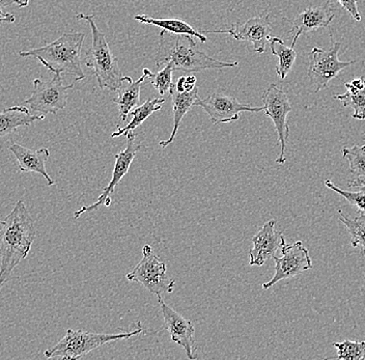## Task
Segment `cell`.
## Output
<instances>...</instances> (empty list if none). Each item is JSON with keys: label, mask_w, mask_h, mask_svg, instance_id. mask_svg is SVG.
Masks as SVG:
<instances>
[{"label": "cell", "mask_w": 365, "mask_h": 360, "mask_svg": "<svg viewBox=\"0 0 365 360\" xmlns=\"http://www.w3.org/2000/svg\"><path fill=\"white\" fill-rule=\"evenodd\" d=\"M95 14L84 15L80 13L77 19L84 20L90 25L91 31V46L86 52V66L90 68L97 78L98 86L101 90L118 92L123 81V73L118 66V59L113 56L107 43L104 34L95 24Z\"/></svg>", "instance_id": "obj_4"}, {"label": "cell", "mask_w": 365, "mask_h": 360, "mask_svg": "<svg viewBox=\"0 0 365 360\" xmlns=\"http://www.w3.org/2000/svg\"><path fill=\"white\" fill-rule=\"evenodd\" d=\"M147 78V72L145 70L143 76L136 81H133L129 76L123 77L122 83L118 90V97L113 100V103L118 105L120 111L118 128L120 124L125 122L130 113L140 103L141 86Z\"/></svg>", "instance_id": "obj_18"}, {"label": "cell", "mask_w": 365, "mask_h": 360, "mask_svg": "<svg viewBox=\"0 0 365 360\" xmlns=\"http://www.w3.org/2000/svg\"><path fill=\"white\" fill-rule=\"evenodd\" d=\"M342 158L349 163V172L354 178L365 177V145L342 149Z\"/></svg>", "instance_id": "obj_26"}, {"label": "cell", "mask_w": 365, "mask_h": 360, "mask_svg": "<svg viewBox=\"0 0 365 360\" xmlns=\"http://www.w3.org/2000/svg\"><path fill=\"white\" fill-rule=\"evenodd\" d=\"M205 34H227L237 41H245L253 45V50L257 53H264L266 44L270 42L272 26L270 15L257 16L248 19L244 24H232L230 29L205 31Z\"/></svg>", "instance_id": "obj_11"}, {"label": "cell", "mask_w": 365, "mask_h": 360, "mask_svg": "<svg viewBox=\"0 0 365 360\" xmlns=\"http://www.w3.org/2000/svg\"><path fill=\"white\" fill-rule=\"evenodd\" d=\"M16 17L13 14H9V15L4 16V17H0V24H4V22H6V24H13L15 21Z\"/></svg>", "instance_id": "obj_34"}, {"label": "cell", "mask_w": 365, "mask_h": 360, "mask_svg": "<svg viewBox=\"0 0 365 360\" xmlns=\"http://www.w3.org/2000/svg\"><path fill=\"white\" fill-rule=\"evenodd\" d=\"M134 20L139 24L155 25L162 31H166L168 33L175 34V35H187L192 36V38H197L202 44L207 42V38L204 34L196 31L193 26L182 19H163V18L158 19V18H153L148 15H138L134 16Z\"/></svg>", "instance_id": "obj_22"}, {"label": "cell", "mask_w": 365, "mask_h": 360, "mask_svg": "<svg viewBox=\"0 0 365 360\" xmlns=\"http://www.w3.org/2000/svg\"><path fill=\"white\" fill-rule=\"evenodd\" d=\"M165 65H170L173 71L195 73L209 69L235 68L239 63H227L211 58L204 51L197 49L192 36L175 35L166 31H161L158 51L156 54V66L160 68Z\"/></svg>", "instance_id": "obj_2"}, {"label": "cell", "mask_w": 365, "mask_h": 360, "mask_svg": "<svg viewBox=\"0 0 365 360\" xmlns=\"http://www.w3.org/2000/svg\"><path fill=\"white\" fill-rule=\"evenodd\" d=\"M29 0H0V17H4V16L9 15V13H4V10L9 6H16L19 8H25L29 6Z\"/></svg>", "instance_id": "obj_32"}, {"label": "cell", "mask_w": 365, "mask_h": 360, "mask_svg": "<svg viewBox=\"0 0 365 360\" xmlns=\"http://www.w3.org/2000/svg\"><path fill=\"white\" fill-rule=\"evenodd\" d=\"M194 106H200L204 108L205 113L209 115L214 125L222 124L238 120L240 113L244 111L250 113H259L264 111L262 107H251L250 105L240 103L236 98L232 96L223 95V93H213L204 99L200 97L196 99Z\"/></svg>", "instance_id": "obj_12"}, {"label": "cell", "mask_w": 365, "mask_h": 360, "mask_svg": "<svg viewBox=\"0 0 365 360\" xmlns=\"http://www.w3.org/2000/svg\"><path fill=\"white\" fill-rule=\"evenodd\" d=\"M170 93L171 101H173V129L168 140L160 141L159 145L161 148L168 147L175 140L182 118L192 108L198 98V88L196 86L191 92H179L175 90V86L173 84Z\"/></svg>", "instance_id": "obj_20"}, {"label": "cell", "mask_w": 365, "mask_h": 360, "mask_svg": "<svg viewBox=\"0 0 365 360\" xmlns=\"http://www.w3.org/2000/svg\"><path fill=\"white\" fill-rule=\"evenodd\" d=\"M45 120V115H33L25 105L9 107L0 111V138L10 135L21 127H29L36 120Z\"/></svg>", "instance_id": "obj_19"}, {"label": "cell", "mask_w": 365, "mask_h": 360, "mask_svg": "<svg viewBox=\"0 0 365 360\" xmlns=\"http://www.w3.org/2000/svg\"><path fill=\"white\" fill-rule=\"evenodd\" d=\"M346 92L334 96L335 100L341 101L344 107L353 108V118L365 120V79L364 77L353 79L344 84Z\"/></svg>", "instance_id": "obj_21"}, {"label": "cell", "mask_w": 365, "mask_h": 360, "mask_svg": "<svg viewBox=\"0 0 365 360\" xmlns=\"http://www.w3.org/2000/svg\"><path fill=\"white\" fill-rule=\"evenodd\" d=\"M349 186L351 188H361L365 190V177L354 178L352 181H350Z\"/></svg>", "instance_id": "obj_33"}, {"label": "cell", "mask_w": 365, "mask_h": 360, "mask_svg": "<svg viewBox=\"0 0 365 360\" xmlns=\"http://www.w3.org/2000/svg\"><path fill=\"white\" fill-rule=\"evenodd\" d=\"M325 186L336 192L337 195H341V197H344L351 206L355 207L360 213L365 214V190L364 189H361L360 191H355V192L344 190V189H341L339 186L335 185L330 180H326Z\"/></svg>", "instance_id": "obj_29"}, {"label": "cell", "mask_w": 365, "mask_h": 360, "mask_svg": "<svg viewBox=\"0 0 365 360\" xmlns=\"http://www.w3.org/2000/svg\"><path fill=\"white\" fill-rule=\"evenodd\" d=\"M271 52L273 56H277L278 63L276 66V74L280 79L287 78V74L291 72L294 63H295L297 53L295 49L287 47L282 38L272 36L270 40Z\"/></svg>", "instance_id": "obj_24"}, {"label": "cell", "mask_w": 365, "mask_h": 360, "mask_svg": "<svg viewBox=\"0 0 365 360\" xmlns=\"http://www.w3.org/2000/svg\"><path fill=\"white\" fill-rule=\"evenodd\" d=\"M339 220L344 223L351 235V245L359 250L361 256H365V214L358 217L350 218L344 215L341 209L337 210Z\"/></svg>", "instance_id": "obj_25"}, {"label": "cell", "mask_w": 365, "mask_h": 360, "mask_svg": "<svg viewBox=\"0 0 365 360\" xmlns=\"http://www.w3.org/2000/svg\"><path fill=\"white\" fill-rule=\"evenodd\" d=\"M36 235L33 216L23 200H19L6 216L0 231V291L15 268L29 256Z\"/></svg>", "instance_id": "obj_1"}, {"label": "cell", "mask_w": 365, "mask_h": 360, "mask_svg": "<svg viewBox=\"0 0 365 360\" xmlns=\"http://www.w3.org/2000/svg\"><path fill=\"white\" fill-rule=\"evenodd\" d=\"M165 103V99H148L140 106H137L130 113V115L133 116V120L123 128H118V131L113 132L111 134V138H116L120 136L127 135L130 132H133L134 130L140 127L145 120H147L153 113L156 111L161 110L162 105Z\"/></svg>", "instance_id": "obj_23"}, {"label": "cell", "mask_w": 365, "mask_h": 360, "mask_svg": "<svg viewBox=\"0 0 365 360\" xmlns=\"http://www.w3.org/2000/svg\"><path fill=\"white\" fill-rule=\"evenodd\" d=\"M173 86L179 92H191L196 88V77L193 75L180 77Z\"/></svg>", "instance_id": "obj_30"}, {"label": "cell", "mask_w": 365, "mask_h": 360, "mask_svg": "<svg viewBox=\"0 0 365 360\" xmlns=\"http://www.w3.org/2000/svg\"><path fill=\"white\" fill-rule=\"evenodd\" d=\"M262 103L266 115L272 120L278 134V143L280 145L279 157L276 163L284 164L285 151H287V138L289 135V127L287 124V115L291 113L292 105L287 93L277 84H270L262 95Z\"/></svg>", "instance_id": "obj_9"}, {"label": "cell", "mask_w": 365, "mask_h": 360, "mask_svg": "<svg viewBox=\"0 0 365 360\" xmlns=\"http://www.w3.org/2000/svg\"><path fill=\"white\" fill-rule=\"evenodd\" d=\"M276 220L267 221L261 230L253 236L252 248L250 252V265H264L268 259H273L275 252L285 243L284 232L275 229Z\"/></svg>", "instance_id": "obj_15"}, {"label": "cell", "mask_w": 365, "mask_h": 360, "mask_svg": "<svg viewBox=\"0 0 365 360\" xmlns=\"http://www.w3.org/2000/svg\"><path fill=\"white\" fill-rule=\"evenodd\" d=\"M80 81L82 79L77 77L72 83L63 86L59 73L54 74L53 78L50 81L34 79L33 93L29 99L23 102V105L29 106L36 115H56L57 111L65 109L68 103V91L72 90L76 82Z\"/></svg>", "instance_id": "obj_6"}, {"label": "cell", "mask_w": 365, "mask_h": 360, "mask_svg": "<svg viewBox=\"0 0 365 360\" xmlns=\"http://www.w3.org/2000/svg\"><path fill=\"white\" fill-rule=\"evenodd\" d=\"M330 1V0H327ZM339 4H341L342 8L346 11L354 19L357 21H361V16H360L359 11H358L357 0H337Z\"/></svg>", "instance_id": "obj_31"}, {"label": "cell", "mask_w": 365, "mask_h": 360, "mask_svg": "<svg viewBox=\"0 0 365 360\" xmlns=\"http://www.w3.org/2000/svg\"><path fill=\"white\" fill-rule=\"evenodd\" d=\"M334 17L335 14L331 9L330 1H326L322 6L305 9L295 19L284 18V20L292 24L289 34L293 36V42L291 47L295 48L297 41L301 36L319 29H328Z\"/></svg>", "instance_id": "obj_16"}, {"label": "cell", "mask_w": 365, "mask_h": 360, "mask_svg": "<svg viewBox=\"0 0 365 360\" xmlns=\"http://www.w3.org/2000/svg\"><path fill=\"white\" fill-rule=\"evenodd\" d=\"M4 225V220H0V225Z\"/></svg>", "instance_id": "obj_35"}, {"label": "cell", "mask_w": 365, "mask_h": 360, "mask_svg": "<svg viewBox=\"0 0 365 360\" xmlns=\"http://www.w3.org/2000/svg\"><path fill=\"white\" fill-rule=\"evenodd\" d=\"M10 151L17 159L20 172L38 173L47 180L48 186L56 185V181L50 177L46 170V163L50 157V151L47 148L31 150L19 143H13L10 145Z\"/></svg>", "instance_id": "obj_17"}, {"label": "cell", "mask_w": 365, "mask_h": 360, "mask_svg": "<svg viewBox=\"0 0 365 360\" xmlns=\"http://www.w3.org/2000/svg\"><path fill=\"white\" fill-rule=\"evenodd\" d=\"M341 43H334L329 50L314 48L308 53V77L316 86V92L327 88L328 83L342 70L356 63L355 61H341L339 59Z\"/></svg>", "instance_id": "obj_8"}, {"label": "cell", "mask_w": 365, "mask_h": 360, "mask_svg": "<svg viewBox=\"0 0 365 360\" xmlns=\"http://www.w3.org/2000/svg\"><path fill=\"white\" fill-rule=\"evenodd\" d=\"M147 72V76L150 84L158 91L159 95L163 97L166 93H170L171 86H173V69L170 65H165L163 70L158 73H152L148 69H143Z\"/></svg>", "instance_id": "obj_28"}, {"label": "cell", "mask_w": 365, "mask_h": 360, "mask_svg": "<svg viewBox=\"0 0 365 360\" xmlns=\"http://www.w3.org/2000/svg\"><path fill=\"white\" fill-rule=\"evenodd\" d=\"M86 35L82 33L63 34L51 44L29 51H20L21 58L38 59L50 72L75 75L83 81L86 74L81 67L82 45Z\"/></svg>", "instance_id": "obj_3"}, {"label": "cell", "mask_w": 365, "mask_h": 360, "mask_svg": "<svg viewBox=\"0 0 365 360\" xmlns=\"http://www.w3.org/2000/svg\"><path fill=\"white\" fill-rule=\"evenodd\" d=\"M159 303L163 316L164 328L170 334L171 341L184 349L189 359H195L197 346L194 339L195 328L193 323L168 307L162 298H159Z\"/></svg>", "instance_id": "obj_14"}, {"label": "cell", "mask_w": 365, "mask_h": 360, "mask_svg": "<svg viewBox=\"0 0 365 360\" xmlns=\"http://www.w3.org/2000/svg\"><path fill=\"white\" fill-rule=\"evenodd\" d=\"M337 349L336 359L365 360V341H355L346 339L341 343L333 344Z\"/></svg>", "instance_id": "obj_27"}, {"label": "cell", "mask_w": 365, "mask_h": 360, "mask_svg": "<svg viewBox=\"0 0 365 360\" xmlns=\"http://www.w3.org/2000/svg\"><path fill=\"white\" fill-rule=\"evenodd\" d=\"M280 250H282V257H273L275 261V274L270 282L262 284L264 290H268L275 286L277 282L292 279L312 268L309 252L301 241H297L293 245H287L285 242Z\"/></svg>", "instance_id": "obj_10"}, {"label": "cell", "mask_w": 365, "mask_h": 360, "mask_svg": "<svg viewBox=\"0 0 365 360\" xmlns=\"http://www.w3.org/2000/svg\"><path fill=\"white\" fill-rule=\"evenodd\" d=\"M128 280L139 282L159 298L171 294L175 289V279L166 274V264L156 254L150 245L143 247V259L132 272L128 273Z\"/></svg>", "instance_id": "obj_7"}, {"label": "cell", "mask_w": 365, "mask_h": 360, "mask_svg": "<svg viewBox=\"0 0 365 360\" xmlns=\"http://www.w3.org/2000/svg\"><path fill=\"white\" fill-rule=\"evenodd\" d=\"M143 331L141 322H138V328L127 334H93L84 330L68 329L66 336L53 347L45 351L46 359H80L86 354L102 347L106 344L120 339H127L138 336Z\"/></svg>", "instance_id": "obj_5"}, {"label": "cell", "mask_w": 365, "mask_h": 360, "mask_svg": "<svg viewBox=\"0 0 365 360\" xmlns=\"http://www.w3.org/2000/svg\"><path fill=\"white\" fill-rule=\"evenodd\" d=\"M125 136H127V145H125V149L124 151L114 155V157H115V164H114L111 181L109 182L108 185L105 187L104 190H103L101 195L98 198L97 202H93L91 206L82 207L78 211L75 212V220H78L80 215L86 213V212L96 211V210L99 209L100 207L104 206L105 200H106L107 198L111 197L110 195L114 193L115 187L118 185V183L122 181L123 178L129 172L137 153L141 149V145L140 143H136V135L133 132H130V133H128Z\"/></svg>", "instance_id": "obj_13"}]
</instances>
